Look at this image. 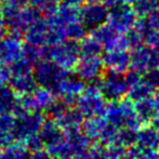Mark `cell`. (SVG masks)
<instances>
[{"instance_id":"7402d4cb","label":"cell","mask_w":159,"mask_h":159,"mask_svg":"<svg viewBox=\"0 0 159 159\" xmlns=\"http://www.w3.org/2000/svg\"><path fill=\"white\" fill-rule=\"evenodd\" d=\"M154 91H155V87L146 79L140 80L135 84L130 87L128 94H129V98L132 102H138V101L144 100V98H152V95L154 94Z\"/></svg>"},{"instance_id":"1f68e13d","label":"cell","mask_w":159,"mask_h":159,"mask_svg":"<svg viewBox=\"0 0 159 159\" xmlns=\"http://www.w3.org/2000/svg\"><path fill=\"white\" fill-rule=\"evenodd\" d=\"M68 107L69 106L64 102L63 100L54 101V102L51 104V106L49 107L46 111H47V114H48L49 117H50L51 119L54 120V119H57V117H60V116H61Z\"/></svg>"},{"instance_id":"74e56055","label":"cell","mask_w":159,"mask_h":159,"mask_svg":"<svg viewBox=\"0 0 159 159\" xmlns=\"http://www.w3.org/2000/svg\"><path fill=\"white\" fill-rule=\"evenodd\" d=\"M146 79L153 84L155 88H159V68L158 67H154L147 73Z\"/></svg>"},{"instance_id":"ab89813d","label":"cell","mask_w":159,"mask_h":159,"mask_svg":"<svg viewBox=\"0 0 159 159\" xmlns=\"http://www.w3.org/2000/svg\"><path fill=\"white\" fill-rule=\"evenodd\" d=\"M30 159H51V155L49 154L48 151H43V148H42L32 152Z\"/></svg>"},{"instance_id":"f907efd6","label":"cell","mask_w":159,"mask_h":159,"mask_svg":"<svg viewBox=\"0 0 159 159\" xmlns=\"http://www.w3.org/2000/svg\"><path fill=\"white\" fill-rule=\"evenodd\" d=\"M1 61H2V59H1V52H0V65H1Z\"/></svg>"},{"instance_id":"836d02e7","label":"cell","mask_w":159,"mask_h":159,"mask_svg":"<svg viewBox=\"0 0 159 159\" xmlns=\"http://www.w3.org/2000/svg\"><path fill=\"white\" fill-rule=\"evenodd\" d=\"M15 125V117L12 113L0 114V130L12 133V130Z\"/></svg>"},{"instance_id":"60d3db41","label":"cell","mask_w":159,"mask_h":159,"mask_svg":"<svg viewBox=\"0 0 159 159\" xmlns=\"http://www.w3.org/2000/svg\"><path fill=\"white\" fill-rule=\"evenodd\" d=\"M101 2L108 9H113L119 4L120 0H101Z\"/></svg>"},{"instance_id":"8fae6325","label":"cell","mask_w":159,"mask_h":159,"mask_svg":"<svg viewBox=\"0 0 159 159\" xmlns=\"http://www.w3.org/2000/svg\"><path fill=\"white\" fill-rule=\"evenodd\" d=\"M104 64L98 55L82 57L75 67L76 74L79 78L87 82H95L103 75Z\"/></svg>"},{"instance_id":"ee69618b","label":"cell","mask_w":159,"mask_h":159,"mask_svg":"<svg viewBox=\"0 0 159 159\" xmlns=\"http://www.w3.org/2000/svg\"><path fill=\"white\" fill-rule=\"evenodd\" d=\"M152 122H153L154 128H155V129L157 130V131H159V114H157V115H155V117L153 118Z\"/></svg>"},{"instance_id":"2e32d148","label":"cell","mask_w":159,"mask_h":159,"mask_svg":"<svg viewBox=\"0 0 159 159\" xmlns=\"http://www.w3.org/2000/svg\"><path fill=\"white\" fill-rule=\"evenodd\" d=\"M24 37L28 46L38 47V48L49 46L50 28L47 21H42L41 19L37 21L26 30Z\"/></svg>"},{"instance_id":"ba28073f","label":"cell","mask_w":159,"mask_h":159,"mask_svg":"<svg viewBox=\"0 0 159 159\" xmlns=\"http://www.w3.org/2000/svg\"><path fill=\"white\" fill-rule=\"evenodd\" d=\"M136 19L138 16L132 7L121 3L111 9L107 22L118 34H126L130 28L133 27L135 22L138 21Z\"/></svg>"},{"instance_id":"bcb514c9","label":"cell","mask_w":159,"mask_h":159,"mask_svg":"<svg viewBox=\"0 0 159 159\" xmlns=\"http://www.w3.org/2000/svg\"><path fill=\"white\" fill-rule=\"evenodd\" d=\"M134 1L135 0H120V2L124 4H128V6H132V4L134 3Z\"/></svg>"},{"instance_id":"30bf717a","label":"cell","mask_w":159,"mask_h":159,"mask_svg":"<svg viewBox=\"0 0 159 159\" xmlns=\"http://www.w3.org/2000/svg\"><path fill=\"white\" fill-rule=\"evenodd\" d=\"M84 89H86V84L81 78H79L78 76L73 77L67 75L54 91V94L61 96L62 100L68 106H73L76 105L78 98L84 92Z\"/></svg>"},{"instance_id":"e0dca14e","label":"cell","mask_w":159,"mask_h":159,"mask_svg":"<svg viewBox=\"0 0 159 159\" xmlns=\"http://www.w3.org/2000/svg\"><path fill=\"white\" fill-rule=\"evenodd\" d=\"M84 115L78 108H70L69 106L60 117L54 119V121L64 132H71L80 130L84 124Z\"/></svg>"},{"instance_id":"9a60e30c","label":"cell","mask_w":159,"mask_h":159,"mask_svg":"<svg viewBox=\"0 0 159 159\" xmlns=\"http://www.w3.org/2000/svg\"><path fill=\"white\" fill-rule=\"evenodd\" d=\"M102 61L108 70L125 73L131 66V54L127 50H108L103 55Z\"/></svg>"},{"instance_id":"d590c367","label":"cell","mask_w":159,"mask_h":159,"mask_svg":"<svg viewBox=\"0 0 159 159\" xmlns=\"http://www.w3.org/2000/svg\"><path fill=\"white\" fill-rule=\"evenodd\" d=\"M27 146V148L30 149V152H35L38 151V149H42L44 146L43 141L41 140V138L39 136V134H35V135L30 136V139L24 142Z\"/></svg>"},{"instance_id":"c3c4849f","label":"cell","mask_w":159,"mask_h":159,"mask_svg":"<svg viewBox=\"0 0 159 159\" xmlns=\"http://www.w3.org/2000/svg\"><path fill=\"white\" fill-rule=\"evenodd\" d=\"M2 86H3V80L0 78V87H2Z\"/></svg>"},{"instance_id":"7c38bea8","label":"cell","mask_w":159,"mask_h":159,"mask_svg":"<svg viewBox=\"0 0 159 159\" xmlns=\"http://www.w3.org/2000/svg\"><path fill=\"white\" fill-rule=\"evenodd\" d=\"M156 55L157 52L152 50L148 46L133 48L131 53V68L141 75L147 74L156 66Z\"/></svg>"},{"instance_id":"44dd1931","label":"cell","mask_w":159,"mask_h":159,"mask_svg":"<svg viewBox=\"0 0 159 159\" xmlns=\"http://www.w3.org/2000/svg\"><path fill=\"white\" fill-rule=\"evenodd\" d=\"M24 142L16 141L2 148L0 152V159H30V153Z\"/></svg>"},{"instance_id":"603a6c76","label":"cell","mask_w":159,"mask_h":159,"mask_svg":"<svg viewBox=\"0 0 159 159\" xmlns=\"http://www.w3.org/2000/svg\"><path fill=\"white\" fill-rule=\"evenodd\" d=\"M136 143L142 148H157L159 147V132L155 128H144L138 133Z\"/></svg>"},{"instance_id":"8d00e7d4","label":"cell","mask_w":159,"mask_h":159,"mask_svg":"<svg viewBox=\"0 0 159 159\" xmlns=\"http://www.w3.org/2000/svg\"><path fill=\"white\" fill-rule=\"evenodd\" d=\"M146 22L151 30H159V9L147 16Z\"/></svg>"},{"instance_id":"484cf974","label":"cell","mask_w":159,"mask_h":159,"mask_svg":"<svg viewBox=\"0 0 159 159\" xmlns=\"http://www.w3.org/2000/svg\"><path fill=\"white\" fill-rule=\"evenodd\" d=\"M132 9L136 16L144 19L159 9V0H135Z\"/></svg>"},{"instance_id":"4fadbf2b","label":"cell","mask_w":159,"mask_h":159,"mask_svg":"<svg viewBox=\"0 0 159 159\" xmlns=\"http://www.w3.org/2000/svg\"><path fill=\"white\" fill-rule=\"evenodd\" d=\"M108 13V8L102 2L87 3L80 10V19L87 27L95 28L107 21Z\"/></svg>"},{"instance_id":"f546056e","label":"cell","mask_w":159,"mask_h":159,"mask_svg":"<svg viewBox=\"0 0 159 159\" xmlns=\"http://www.w3.org/2000/svg\"><path fill=\"white\" fill-rule=\"evenodd\" d=\"M33 7L43 11L44 14H49L57 9V6L62 0H27Z\"/></svg>"},{"instance_id":"e575fe53","label":"cell","mask_w":159,"mask_h":159,"mask_svg":"<svg viewBox=\"0 0 159 159\" xmlns=\"http://www.w3.org/2000/svg\"><path fill=\"white\" fill-rule=\"evenodd\" d=\"M145 42L152 50L159 53V30H149L145 37Z\"/></svg>"},{"instance_id":"7bdbcfd3","label":"cell","mask_w":159,"mask_h":159,"mask_svg":"<svg viewBox=\"0 0 159 159\" xmlns=\"http://www.w3.org/2000/svg\"><path fill=\"white\" fill-rule=\"evenodd\" d=\"M69 159H89V156H88V153H80V154H76L74 155L73 157H70Z\"/></svg>"},{"instance_id":"4316f807","label":"cell","mask_w":159,"mask_h":159,"mask_svg":"<svg viewBox=\"0 0 159 159\" xmlns=\"http://www.w3.org/2000/svg\"><path fill=\"white\" fill-rule=\"evenodd\" d=\"M117 35L118 33L109 24L105 23L95 28H92V32H91V36L104 46L108 43L111 40H113Z\"/></svg>"},{"instance_id":"8992f818","label":"cell","mask_w":159,"mask_h":159,"mask_svg":"<svg viewBox=\"0 0 159 159\" xmlns=\"http://www.w3.org/2000/svg\"><path fill=\"white\" fill-rule=\"evenodd\" d=\"M44 122L41 111L27 113L22 117L15 118V125L12 130L13 139L20 142H25L30 136L38 134Z\"/></svg>"},{"instance_id":"ac0fdd59","label":"cell","mask_w":159,"mask_h":159,"mask_svg":"<svg viewBox=\"0 0 159 159\" xmlns=\"http://www.w3.org/2000/svg\"><path fill=\"white\" fill-rule=\"evenodd\" d=\"M9 84L13 92L19 96L30 94L37 88V81L35 79L34 73L12 76L9 80Z\"/></svg>"},{"instance_id":"f6af8a7d","label":"cell","mask_w":159,"mask_h":159,"mask_svg":"<svg viewBox=\"0 0 159 159\" xmlns=\"http://www.w3.org/2000/svg\"><path fill=\"white\" fill-rule=\"evenodd\" d=\"M153 100H154V104H155V107H156V111L159 113V91L154 94Z\"/></svg>"},{"instance_id":"83f0119b","label":"cell","mask_w":159,"mask_h":159,"mask_svg":"<svg viewBox=\"0 0 159 159\" xmlns=\"http://www.w3.org/2000/svg\"><path fill=\"white\" fill-rule=\"evenodd\" d=\"M79 46L82 57H96V55H100L103 50V44L98 42L92 36L84 37Z\"/></svg>"},{"instance_id":"f1b7e54d","label":"cell","mask_w":159,"mask_h":159,"mask_svg":"<svg viewBox=\"0 0 159 159\" xmlns=\"http://www.w3.org/2000/svg\"><path fill=\"white\" fill-rule=\"evenodd\" d=\"M16 101V94L10 87H0V114L9 113L12 111Z\"/></svg>"},{"instance_id":"7a4b0ae2","label":"cell","mask_w":159,"mask_h":159,"mask_svg":"<svg viewBox=\"0 0 159 159\" xmlns=\"http://www.w3.org/2000/svg\"><path fill=\"white\" fill-rule=\"evenodd\" d=\"M106 120L109 124L117 128H129L138 130L141 120L139 119L135 107L132 104V101H111L106 108Z\"/></svg>"},{"instance_id":"9c48e42d","label":"cell","mask_w":159,"mask_h":159,"mask_svg":"<svg viewBox=\"0 0 159 159\" xmlns=\"http://www.w3.org/2000/svg\"><path fill=\"white\" fill-rule=\"evenodd\" d=\"M55 95L52 90L48 88H36L32 93L26 95L19 96V101L22 103L26 111H47L55 101Z\"/></svg>"},{"instance_id":"681fc988","label":"cell","mask_w":159,"mask_h":159,"mask_svg":"<svg viewBox=\"0 0 159 159\" xmlns=\"http://www.w3.org/2000/svg\"><path fill=\"white\" fill-rule=\"evenodd\" d=\"M51 159H62V158H60V157H57V156H52V157H51Z\"/></svg>"},{"instance_id":"7dc6e473","label":"cell","mask_w":159,"mask_h":159,"mask_svg":"<svg viewBox=\"0 0 159 159\" xmlns=\"http://www.w3.org/2000/svg\"><path fill=\"white\" fill-rule=\"evenodd\" d=\"M155 67H158L159 68V53H157V55H156V66Z\"/></svg>"},{"instance_id":"b9f144b4","label":"cell","mask_w":159,"mask_h":159,"mask_svg":"<svg viewBox=\"0 0 159 159\" xmlns=\"http://www.w3.org/2000/svg\"><path fill=\"white\" fill-rule=\"evenodd\" d=\"M82 1H84V0H63V3L69 4V6L79 7Z\"/></svg>"},{"instance_id":"5b68a950","label":"cell","mask_w":159,"mask_h":159,"mask_svg":"<svg viewBox=\"0 0 159 159\" xmlns=\"http://www.w3.org/2000/svg\"><path fill=\"white\" fill-rule=\"evenodd\" d=\"M98 86L105 98L109 101H120L129 92V84L126 75L115 70H108L98 79Z\"/></svg>"},{"instance_id":"d6986e66","label":"cell","mask_w":159,"mask_h":159,"mask_svg":"<svg viewBox=\"0 0 159 159\" xmlns=\"http://www.w3.org/2000/svg\"><path fill=\"white\" fill-rule=\"evenodd\" d=\"M151 30L148 24L144 20H140L136 21L133 27H131L126 33L127 39L129 41L130 48H136L139 46H142L143 41H145V37H146L147 33Z\"/></svg>"},{"instance_id":"f35d334b","label":"cell","mask_w":159,"mask_h":159,"mask_svg":"<svg viewBox=\"0 0 159 159\" xmlns=\"http://www.w3.org/2000/svg\"><path fill=\"white\" fill-rule=\"evenodd\" d=\"M126 79L129 87H132L133 84H135L136 82H139L141 80V74H139L138 71L132 69L131 71H128L126 74Z\"/></svg>"},{"instance_id":"ffe728a7","label":"cell","mask_w":159,"mask_h":159,"mask_svg":"<svg viewBox=\"0 0 159 159\" xmlns=\"http://www.w3.org/2000/svg\"><path fill=\"white\" fill-rule=\"evenodd\" d=\"M107 122L108 121L102 118V116L90 117L82 124V131L90 140H100Z\"/></svg>"},{"instance_id":"5bb4252c","label":"cell","mask_w":159,"mask_h":159,"mask_svg":"<svg viewBox=\"0 0 159 159\" xmlns=\"http://www.w3.org/2000/svg\"><path fill=\"white\" fill-rule=\"evenodd\" d=\"M0 52L3 63L12 64L24 57L25 46L20 39V35L11 34L0 44Z\"/></svg>"},{"instance_id":"277c9868","label":"cell","mask_w":159,"mask_h":159,"mask_svg":"<svg viewBox=\"0 0 159 159\" xmlns=\"http://www.w3.org/2000/svg\"><path fill=\"white\" fill-rule=\"evenodd\" d=\"M68 75V70L61 68L49 59H42L34 67V76L37 84L54 91L61 81Z\"/></svg>"},{"instance_id":"cb8c5ba5","label":"cell","mask_w":159,"mask_h":159,"mask_svg":"<svg viewBox=\"0 0 159 159\" xmlns=\"http://www.w3.org/2000/svg\"><path fill=\"white\" fill-rule=\"evenodd\" d=\"M135 111L138 114L139 119L141 120V122H147L152 121L153 118L156 115V107L154 104V100L152 98H147L144 100L138 101L135 104Z\"/></svg>"},{"instance_id":"6da1fadb","label":"cell","mask_w":159,"mask_h":159,"mask_svg":"<svg viewBox=\"0 0 159 159\" xmlns=\"http://www.w3.org/2000/svg\"><path fill=\"white\" fill-rule=\"evenodd\" d=\"M43 59H49L65 70L75 69L80 60V46L77 41L68 40L53 46L42 47Z\"/></svg>"},{"instance_id":"4dcf8cb0","label":"cell","mask_w":159,"mask_h":159,"mask_svg":"<svg viewBox=\"0 0 159 159\" xmlns=\"http://www.w3.org/2000/svg\"><path fill=\"white\" fill-rule=\"evenodd\" d=\"M105 50H128L130 48L129 41L127 39L126 35H122V34H118L113 40L108 42L107 44L104 46Z\"/></svg>"},{"instance_id":"52a82bcc","label":"cell","mask_w":159,"mask_h":159,"mask_svg":"<svg viewBox=\"0 0 159 159\" xmlns=\"http://www.w3.org/2000/svg\"><path fill=\"white\" fill-rule=\"evenodd\" d=\"M39 9L35 8V7H28L24 6L19 10V12L12 16L10 20L6 21L7 27L10 30L11 34H16L20 35L21 34H25L26 30L35 24L37 21L41 19Z\"/></svg>"},{"instance_id":"d4e9b609","label":"cell","mask_w":159,"mask_h":159,"mask_svg":"<svg viewBox=\"0 0 159 159\" xmlns=\"http://www.w3.org/2000/svg\"><path fill=\"white\" fill-rule=\"evenodd\" d=\"M87 35V26L82 23L81 20L67 23L64 26V36L68 40L79 41L82 40Z\"/></svg>"},{"instance_id":"d6a6232c","label":"cell","mask_w":159,"mask_h":159,"mask_svg":"<svg viewBox=\"0 0 159 159\" xmlns=\"http://www.w3.org/2000/svg\"><path fill=\"white\" fill-rule=\"evenodd\" d=\"M89 159H111L109 149L103 146V144H95L89 149Z\"/></svg>"},{"instance_id":"3957f363","label":"cell","mask_w":159,"mask_h":159,"mask_svg":"<svg viewBox=\"0 0 159 159\" xmlns=\"http://www.w3.org/2000/svg\"><path fill=\"white\" fill-rule=\"evenodd\" d=\"M76 105L78 111L86 118L105 115L107 105L105 103V96L98 86V80L86 87L84 92L78 98Z\"/></svg>"}]
</instances>
